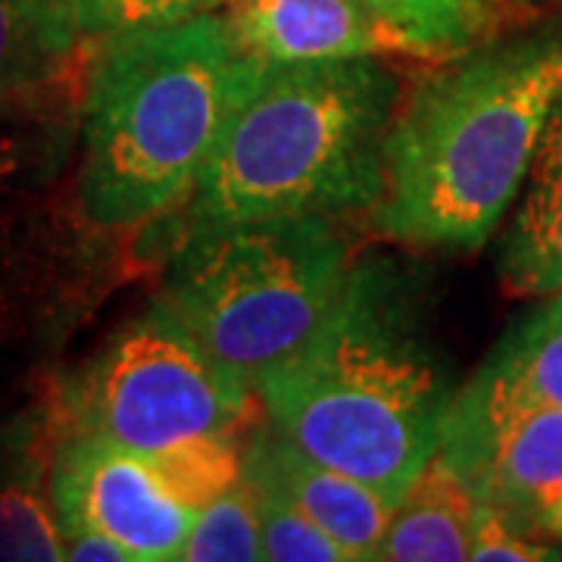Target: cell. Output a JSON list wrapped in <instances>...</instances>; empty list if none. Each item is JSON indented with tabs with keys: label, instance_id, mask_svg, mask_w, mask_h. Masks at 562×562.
Masks as SVG:
<instances>
[{
	"label": "cell",
	"instance_id": "cell-1",
	"mask_svg": "<svg viewBox=\"0 0 562 562\" xmlns=\"http://www.w3.org/2000/svg\"><path fill=\"white\" fill-rule=\"evenodd\" d=\"M450 384L422 269L360 254L319 331L257 387L284 441L403 497L438 453Z\"/></svg>",
	"mask_w": 562,
	"mask_h": 562
},
{
	"label": "cell",
	"instance_id": "cell-2",
	"mask_svg": "<svg viewBox=\"0 0 562 562\" xmlns=\"http://www.w3.org/2000/svg\"><path fill=\"white\" fill-rule=\"evenodd\" d=\"M562 98V38L491 41L406 79L362 225L406 250L475 254L519 201Z\"/></svg>",
	"mask_w": 562,
	"mask_h": 562
},
{
	"label": "cell",
	"instance_id": "cell-3",
	"mask_svg": "<svg viewBox=\"0 0 562 562\" xmlns=\"http://www.w3.org/2000/svg\"><path fill=\"white\" fill-rule=\"evenodd\" d=\"M262 66L220 13L103 35L81 106L79 220L132 232L188 201Z\"/></svg>",
	"mask_w": 562,
	"mask_h": 562
},
{
	"label": "cell",
	"instance_id": "cell-4",
	"mask_svg": "<svg viewBox=\"0 0 562 562\" xmlns=\"http://www.w3.org/2000/svg\"><path fill=\"white\" fill-rule=\"evenodd\" d=\"M406 76L384 57L266 63L198 176L188 225L325 213L366 220Z\"/></svg>",
	"mask_w": 562,
	"mask_h": 562
},
{
	"label": "cell",
	"instance_id": "cell-5",
	"mask_svg": "<svg viewBox=\"0 0 562 562\" xmlns=\"http://www.w3.org/2000/svg\"><path fill=\"white\" fill-rule=\"evenodd\" d=\"M357 222L301 213L184 225L162 297L210 357L257 391L335 310L360 257Z\"/></svg>",
	"mask_w": 562,
	"mask_h": 562
},
{
	"label": "cell",
	"instance_id": "cell-6",
	"mask_svg": "<svg viewBox=\"0 0 562 562\" xmlns=\"http://www.w3.org/2000/svg\"><path fill=\"white\" fill-rule=\"evenodd\" d=\"M57 409L66 428L140 457L250 435L262 419L257 391L203 350L162 294L63 384Z\"/></svg>",
	"mask_w": 562,
	"mask_h": 562
},
{
	"label": "cell",
	"instance_id": "cell-7",
	"mask_svg": "<svg viewBox=\"0 0 562 562\" xmlns=\"http://www.w3.org/2000/svg\"><path fill=\"white\" fill-rule=\"evenodd\" d=\"M438 453L484 506L562 543V406L525 397L482 366L457 387Z\"/></svg>",
	"mask_w": 562,
	"mask_h": 562
},
{
	"label": "cell",
	"instance_id": "cell-8",
	"mask_svg": "<svg viewBox=\"0 0 562 562\" xmlns=\"http://www.w3.org/2000/svg\"><path fill=\"white\" fill-rule=\"evenodd\" d=\"M50 501L60 528H98L135 562L179 560L198 519L147 457L81 428H66L54 443Z\"/></svg>",
	"mask_w": 562,
	"mask_h": 562
},
{
	"label": "cell",
	"instance_id": "cell-9",
	"mask_svg": "<svg viewBox=\"0 0 562 562\" xmlns=\"http://www.w3.org/2000/svg\"><path fill=\"white\" fill-rule=\"evenodd\" d=\"M88 257L66 225L25 206L0 210V357L35 350L88 297Z\"/></svg>",
	"mask_w": 562,
	"mask_h": 562
},
{
	"label": "cell",
	"instance_id": "cell-10",
	"mask_svg": "<svg viewBox=\"0 0 562 562\" xmlns=\"http://www.w3.org/2000/svg\"><path fill=\"white\" fill-rule=\"evenodd\" d=\"M222 20L244 54L260 63L413 60L406 44L394 38L362 0H225Z\"/></svg>",
	"mask_w": 562,
	"mask_h": 562
},
{
	"label": "cell",
	"instance_id": "cell-11",
	"mask_svg": "<svg viewBox=\"0 0 562 562\" xmlns=\"http://www.w3.org/2000/svg\"><path fill=\"white\" fill-rule=\"evenodd\" d=\"M244 469L266 475L284 497L297 503L322 531L341 543L350 562L379 557V543L401 497L306 457L301 447L284 441L266 416L247 438Z\"/></svg>",
	"mask_w": 562,
	"mask_h": 562
},
{
	"label": "cell",
	"instance_id": "cell-12",
	"mask_svg": "<svg viewBox=\"0 0 562 562\" xmlns=\"http://www.w3.org/2000/svg\"><path fill=\"white\" fill-rule=\"evenodd\" d=\"M503 294L538 301L562 291V98L543 122L535 160L501 238Z\"/></svg>",
	"mask_w": 562,
	"mask_h": 562
},
{
	"label": "cell",
	"instance_id": "cell-13",
	"mask_svg": "<svg viewBox=\"0 0 562 562\" xmlns=\"http://www.w3.org/2000/svg\"><path fill=\"white\" fill-rule=\"evenodd\" d=\"M479 516H482V501L475 497V491L441 453H435L397 503L375 560H472Z\"/></svg>",
	"mask_w": 562,
	"mask_h": 562
},
{
	"label": "cell",
	"instance_id": "cell-14",
	"mask_svg": "<svg viewBox=\"0 0 562 562\" xmlns=\"http://www.w3.org/2000/svg\"><path fill=\"white\" fill-rule=\"evenodd\" d=\"M88 79L91 57H79L54 79L0 98V201L60 160L72 132L81 128Z\"/></svg>",
	"mask_w": 562,
	"mask_h": 562
},
{
	"label": "cell",
	"instance_id": "cell-15",
	"mask_svg": "<svg viewBox=\"0 0 562 562\" xmlns=\"http://www.w3.org/2000/svg\"><path fill=\"white\" fill-rule=\"evenodd\" d=\"M416 63L457 60L503 38L528 10L522 0H362Z\"/></svg>",
	"mask_w": 562,
	"mask_h": 562
},
{
	"label": "cell",
	"instance_id": "cell-16",
	"mask_svg": "<svg viewBox=\"0 0 562 562\" xmlns=\"http://www.w3.org/2000/svg\"><path fill=\"white\" fill-rule=\"evenodd\" d=\"M88 41L72 0H0V98L54 79Z\"/></svg>",
	"mask_w": 562,
	"mask_h": 562
},
{
	"label": "cell",
	"instance_id": "cell-17",
	"mask_svg": "<svg viewBox=\"0 0 562 562\" xmlns=\"http://www.w3.org/2000/svg\"><path fill=\"white\" fill-rule=\"evenodd\" d=\"M484 369L531 401L562 406V291L531 306L503 335Z\"/></svg>",
	"mask_w": 562,
	"mask_h": 562
},
{
	"label": "cell",
	"instance_id": "cell-18",
	"mask_svg": "<svg viewBox=\"0 0 562 562\" xmlns=\"http://www.w3.org/2000/svg\"><path fill=\"white\" fill-rule=\"evenodd\" d=\"M60 519L41 484V462L0 484V562H60Z\"/></svg>",
	"mask_w": 562,
	"mask_h": 562
},
{
	"label": "cell",
	"instance_id": "cell-19",
	"mask_svg": "<svg viewBox=\"0 0 562 562\" xmlns=\"http://www.w3.org/2000/svg\"><path fill=\"white\" fill-rule=\"evenodd\" d=\"M247 438L250 435L210 438L147 460L154 462V469L160 472L162 484L172 491L176 501L201 513L203 506L220 501L225 491H232L244 479Z\"/></svg>",
	"mask_w": 562,
	"mask_h": 562
},
{
	"label": "cell",
	"instance_id": "cell-20",
	"mask_svg": "<svg viewBox=\"0 0 562 562\" xmlns=\"http://www.w3.org/2000/svg\"><path fill=\"white\" fill-rule=\"evenodd\" d=\"M179 560L188 562H260L262 535L254 484L244 475L220 501L203 506L191 525Z\"/></svg>",
	"mask_w": 562,
	"mask_h": 562
},
{
	"label": "cell",
	"instance_id": "cell-21",
	"mask_svg": "<svg viewBox=\"0 0 562 562\" xmlns=\"http://www.w3.org/2000/svg\"><path fill=\"white\" fill-rule=\"evenodd\" d=\"M254 484L260 509L262 560L272 562H350L347 550L328 531H322L291 497H284L276 484L260 472L244 469Z\"/></svg>",
	"mask_w": 562,
	"mask_h": 562
},
{
	"label": "cell",
	"instance_id": "cell-22",
	"mask_svg": "<svg viewBox=\"0 0 562 562\" xmlns=\"http://www.w3.org/2000/svg\"><path fill=\"white\" fill-rule=\"evenodd\" d=\"M85 35L103 38L132 29H154L216 13L225 0H72Z\"/></svg>",
	"mask_w": 562,
	"mask_h": 562
},
{
	"label": "cell",
	"instance_id": "cell-23",
	"mask_svg": "<svg viewBox=\"0 0 562 562\" xmlns=\"http://www.w3.org/2000/svg\"><path fill=\"white\" fill-rule=\"evenodd\" d=\"M562 553L557 543L538 541L531 535H525L522 528L509 522L497 509L484 506L475 528V541H472V560L475 562H541L560 560Z\"/></svg>",
	"mask_w": 562,
	"mask_h": 562
},
{
	"label": "cell",
	"instance_id": "cell-24",
	"mask_svg": "<svg viewBox=\"0 0 562 562\" xmlns=\"http://www.w3.org/2000/svg\"><path fill=\"white\" fill-rule=\"evenodd\" d=\"M69 562H135L132 553L98 528H60Z\"/></svg>",
	"mask_w": 562,
	"mask_h": 562
},
{
	"label": "cell",
	"instance_id": "cell-25",
	"mask_svg": "<svg viewBox=\"0 0 562 562\" xmlns=\"http://www.w3.org/2000/svg\"><path fill=\"white\" fill-rule=\"evenodd\" d=\"M525 7H557L562 0H522Z\"/></svg>",
	"mask_w": 562,
	"mask_h": 562
}]
</instances>
